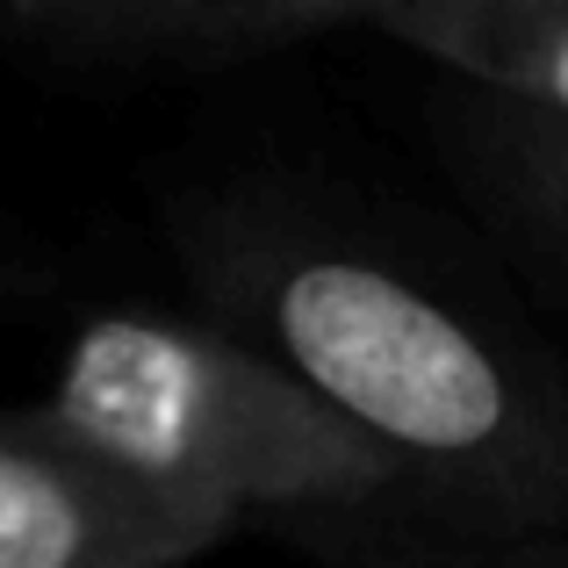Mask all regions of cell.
<instances>
[{
  "mask_svg": "<svg viewBox=\"0 0 568 568\" xmlns=\"http://www.w3.org/2000/svg\"><path fill=\"white\" fill-rule=\"evenodd\" d=\"M202 324L245 338L403 475L532 483V417L468 317L288 216L194 202L173 231Z\"/></svg>",
  "mask_w": 568,
  "mask_h": 568,
  "instance_id": "cell-1",
  "label": "cell"
},
{
  "mask_svg": "<svg viewBox=\"0 0 568 568\" xmlns=\"http://www.w3.org/2000/svg\"><path fill=\"white\" fill-rule=\"evenodd\" d=\"M324 29H361V0H14L0 37L58 72L194 80L288 51Z\"/></svg>",
  "mask_w": 568,
  "mask_h": 568,
  "instance_id": "cell-4",
  "label": "cell"
},
{
  "mask_svg": "<svg viewBox=\"0 0 568 568\" xmlns=\"http://www.w3.org/2000/svg\"><path fill=\"white\" fill-rule=\"evenodd\" d=\"M43 410L223 532L245 518L310 526L396 497V468L346 417L202 317H87Z\"/></svg>",
  "mask_w": 568,
  "mask_h": 568,
  "instance_id": "cell-2",
  "label": "cell"
},
{
  "mask_svg": "<svg viewBox=\"0 0 568 568\" xmlns=\"http://www.w3.org/2000/svg\"><path fill=\"white\" fill-rule=\"evenodd\" d=\"M223 540L43 403L0 417V568H181Z\"/></svg>",
  "mask_w": 568,
  "mask_h": 568,
  "instance_id": "cell-3",
  "label": "cell"
},
{
  "mask_svg": "<svg viewBox=\"0 0 568 568\" xmlns=\"http://www.w3.org/2000/svg\"><path fill=\"white\" fill-rule=\"evenodd\" d=\"M361 29L568 115V0H361Z\"/></svg>",
  "mask_w": 568,
  "mask_h": 568,
  "instance_id": "cell-5",
  "label": "cell"
}]
</instances>
